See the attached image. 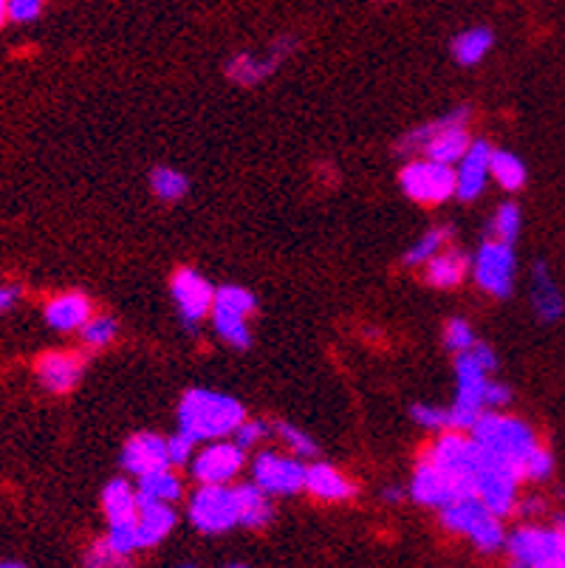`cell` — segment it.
Wrapping results in <instances>:
<instances>
[{"label":"cell","mask_w":565,"mask_h":568,"mask_svg":"<svg viewBox=\"0 0 565 568\" xmlns=\"http://www.w3.org/2000/svg\"><path fill=\"white\" fill-rule=\"evenodd\" d=\"M532 306L534 314H537L543 323H557L565 311L563 292H560V286L554 283V277H551L546 263H537L532 272Z\"/></svg>","instance_id":"obj_19"},{"label":"cell","mask_w":565,"mask_h":568,"mask_svg":"<svg viewBox=\"0 0 565 568\" xmlns=\"http://www.w3.org/2000/svg\"><path fill=\"white\" fill-rule=\"evenodd\" d=\"M170 289L176 297L181 320L190 328L201 323L215 306V289L207 283V277H201L195 269H178Z\"/></svg>","instance_id":"obj_10"},{"label":"cell","mask_w":565,"mask_h":568,"mask_svg":"<svg viewBox=\"0 0 565 568\" xmlns=\"http://www.w3.org/2000/svg\"><path fill=\"white\" fill-rule=\"evenodd\" d=\"M85 563L88 566H116V563H122V557L113 552L111 543H108V537H102V540H97L91 549H88V554H85Z\"/></svg>","instance_id":"obj_43"},{"label":"cell","mask_w":565,"mask_h":568,"mask_svg":"<svg viewBox=\"0 0 565 568\" xmlns=\"http://www.w3.org/2000/svg\"><path fill=\"white\" fill-rule=\"evenodd\" d=\"M17 300H20V286H17V283L0 286V317H3L9 309H15Z\"/></svg>","instance_id":"obj_47"},{"label":"cell","mask_w":565,"mask_h":568,"mask_svg":"<svg viewBox=\"0 0 565 568\" xmlns=\"http://www.w3.org/2000/svg\"><path fill=\"white\" fill-rule=\"evenodd\" d=\"M495 368H498V359L486 345H472L458 354V362H455L458 396H455V405L450 407V427L472 430V424L481 419L486 407V388H489L486 374H492Z\"/></svg>","instance_id":"obj_2"},{"label":"cell","mask_w":565,"mask_h":568,"mask_svg":"<svg viewBox=\"0 0 565 568\" xmlns=\"http://www.w3.org/2000/svg\"><path fill=\"white\" fill-rule=\"evenodd\" d=\"M492 179L501 184L503 190L517 193L523 184H526V167L517 159L515 153H506V150H492V167H489Z\"/></svg>","instance_id":"obj_29"},{"label":"cell","mask_w":565,"mask_h":568,"mask_svg":"<svg viewBox=\"0 0 565 568\" xmlns=\"http://www.w3.org/2000/svg\"><path fill=\"white\" fill-rule=\"evenodd\" d=\"M495 235H498V241H506V244H512L517 235H520V210H517L515 204H503L498 215H495Z\"/></svg>","instance_id":"obj_37"},{"label":"cell","mask_w":565,"mask_h":568,"mask_svg":"<svg viewBox=\"0 0 565 568\" xmlns=\"http://www.w3.org/2000/svg\"><path fill=\"white\" fill-rule=\"evenodd\" d=\"M173 526H176V512L170 504H139V520H136L139 549L162 543L173 532Z\"/></svg>","instance_id":"obj_22"},{"label":"cell","mask_w":565,"mask_h":568,"mask_svg":"<svg viewBox=\"0 0 565 568\" xmlns=\"http://www.w3.org/2000/svg\"><path fill=\"white\" fill-rule=\"evenodd\" d=\"M173 461H170V447L167 441L153 436V433H139L125 444L122 450V467L133 475H147V472L167 470Z\"/></svg>","instance_id":"obj_16"},{"label":"cell","mask_w":565,"mask_h":568,"mask_svg":"<svg viewBox=\"0 0 565 568\" xmlns=\"http://www.w3.org/2000/svg\"><path fill=\"white\" fill-rule=\"evenodd\" d=\"M447 238H450V229H444V227L430 229V232H427V235H421L419 241L413 244V249L404 255V263H407V266H419V263L433 260L438 252L444 249Z\"/></svg>","instance_id":"obj_33"},{"label":"cell","mask_w":565,"mask_h":568,"mask_svg":"<svg viewBox=\"0 0 565 568\" xmlns=\"http://www.w3.org/2000/svg\"><path fill=\"white\" fill-rule=\"evenodd\" d=\"M82 342L88 348H105L108 342L116 337V320L111 317H91L88 323L82 325Z\"/></svg>","instance_id":"obj_36"},{"label":"cell","mask_w":565,"mask_h":568,"mask_svg":"<svg viewBox=\"0 0 565 568\" xmlns=\"http://www.w3.org/2000/svg\"><path fill=\"white\" fill-rule=\"evenodd\" d=\"M495 43V34L478 26V29H467L452 40V57L461 65H475L481 63L486 57V51L492 49Z\"/></svg>","instance_id":"obj_28"},{"label":"cell","mask_w":565,"mask_h":568,"mask_svg":"<svg viewBox=\"0 0 565 568\" xmlns=\"http://www.w3.org/2000/svg\"><path fill=\"white\" fill-rule=\"evenodd\" d=\"M385 501H390V504L402 501V489H385Z\"/></svg>","instance_id":"obj_49"},{"label":"cell","mask_w":565,"mask_h":568,"mask_svg":"<svg viewBox=\"0 0 565 568\" xmlns=\"http://www.w3.org/2000/svg\"><path fill=\"white\" fill-rule=\"evenodd\" d=\"M91 320V300L80 292H63L46 303V323L57 331H77Z\"/></svg>","instance_id":"obj_18"},{"label":"cell","mask_w":565,"mask_h":568,"mask_svg":"<svg viewBox=\"0 0 565 568\" xmlns=\"http://www.w3.org/2000/svg\"><path fill=\"white\" fill-rule=\"evenodd\" d=\"M139 520V518H136ZM136 520H125V523H108L111 529H108V543H111V549L122 560L133 554L139 549V532H136Z\"/></svg>","instance_id":"obj_35"},{"label":"cell","mask_w":565,"mask_h":568,"mask_svg":"<svg viewBox=\"0 0 565 568\" xmlns=\"http://www.w3.org/2000/svg\"><path fill=\"white\" fill-rule=\"evenodd\" d=\"M410 416L421 424V427H450V410L433 405H413L410 407Z\"/></svg>","instance_id":"obj_41"},{"label":"cell","mask_w":565,"mask_h":568,"mask_svg":"<svg viewBox=\"0 0 565 568\" xmlns=\"http://www.w3.org/2000/svg\"><path fill=\"white\" fill-rule=\"evenodd\" d=\"M410 495H413V501H419L424 506H436V509H444L452 501L464 498L450 475L441 470L438 464H433L430 458H421V464L413 472Z\"/></svg>","instance_id":"obj_14"},{"label":"cell","mask_w":565,"mask_h":568,"mask_svg":"<svg viewBox=\"0 0 565 568\" xmlns=\"http://www.w3.org/2000/svg\"><path fill=\"white\" fill-rule=\"evenodd\" d=\"M472 439L478 441L486 453L515 461L517 467H523L526 458L537 447L534 430L529 424L512 419V416H501V413H481V419L472 424Z\"/></svg>","instance_id":"obj_3"},{"label":"cell","mask_w":565,"mask_h":568,"mask_svg":"<svg viewBox=\"0 0 565 568\" xmlns=\"http://www.w3.org/2000/svg\"><path fill=\"white\" fill-rule=\"evenodd\" d=\"M136 495H139V504H173L181 498V481L170 472V467L147 472L139 478Z\"/></svg>","instance_id":"obj_27"},{"label":"cell","mask_w":565,"mask_h":568,"mask_svg":"<svg viewBox=\"0 0 565 568\" xmlns=\"http://www.w3.org/2000/svg\"><path fill=\"white\" fill-rule=\"evenodd\" d=\"M243 467V447L235 444H210L207 450L195 455L193 478L198 484H229Z\"/></svg>","instance_id":"obj_13"},{"label":"cell","mask_w":565,"mask_h":568,"mask_svg":"<svg viewBox=\"0 0 565 568\" xmlns=\"http://www.w3.org/2000/svg\"><path fill=\"white\" fill-rule=\"evenodd\" d=\"M232 436H235V441H238L241 447H252V444H258V441L266 436V427L260 422H246V419H243Z\"/></svg>","instance_id":"obj_45"},{"label":"cell","mask_w":565,"mask_h":568,"mask_svg":"<svg viewBox=\"0 0 565 568\" xmlns=\"http://www.w3.org/2000/svg\"><path fill=\"white\" fill-rule=\"evenodd\" d=\"M475 283L495 297H509L515 286V252L506 241H489L472 260Z\"/></svg>","instance_id":"obj_9"},{"label":"cell","mask_w":565,"mask_h":568,"mask_svg":"<svg viewBox=\"0 0 565 568\" xmlns=\"http://www.w3.org/2000/svg\"><path fill=\"white\" fill-rule=\"evenodd\" d=\"M9 23V0H0V29Z\"/></svg>","instance_id":"obj_48"},{"label":"cell","mask_w":565,"mask_h":568,"mask_svg":"<svg viewBox=\"0 0 565 568\" xmlns=\"http://www.w3.org/2000/svg\"><path fill=\"white\" fill-rule=\"evenodd\" d=\"M306 489L320 501H348L354 498L356 487L334 467L328 464H311L306 470Z\"/></svg>","instance_id":"obj_21"},{"label":"cell","mask_w":565,"mask_h":568,"mask_svg":"<svg viewBox=\"0 0 565 568\" xmlns=\"http://www.w3.org/2000/svg\"><path fill=\"white\" fill-rule=\"evenodd\" d=\"M399 184L407 198L419 201V204H441L458 190V176L452 170V164L433 162H410L399 173Z\"/></svg>","instance_id":"obj_7"},{"label":"cell","mask_w":565,"mask_h":568,"mask_svg":"<svg viewBox=\"0 0 565 568\" xmlns=\"http://www.w3.org/2000/svg\"><path fill=\"white\" fill-rule=\"evenodd\" d=\"M167 447H170V461H173V464H187V461L193 458L195 439H190L187 433H178V436L167 441Z\"/></svg>","instance_id":"obj_44"},{"label":"cell","mask_w":565,"mask_h":568,"mask_svg":"<svg viewBox=\"0 0 565 568\" xmlns=\"http://www.w3.org/2000/svg\"><path fill=\"white\" fill-rule=\"evenodd\" d=\"M512 399V390L501 385V382H492L489 379V388H486V407H501Z\"/></svg>","instance_id":"obj_46"},{"label":"cell","mask_w":565,"mask_h":568,"mask_svg":"<svg viewBox=\"0 0 565 568\" xmlns=\"http://www.w3.org/2000/svg\"><path fill=\"white\" fill-rule=\"evenodd\" d=\"M481 447V444H478ZM523 481V467L515 461H506L501 455L486 453L481 447V461H478V498L484 501L495 515H506L515 509L517 484Z\"/></svg>","instance_id":"obj_4"},{"label":"cell","mask_w":565,"mask_h":568,"mask_svg":"<svg viewBox=\"0 0 565 568\" xmlns=\"http://www.w3.org/2000/svg\"><path fill=\"white\" fill-rule=\"evenodd\" d=\"M506 549L517 566L565 568V529L549 526H523L506 540Z\"/></svg>","instance_id":"obj_6"},{"label":"cell","mask_w":565,"mask_h":568,"mask_svg":"<svg viewBox=\"0 0 565 568\" xmlns=\"http://www.w3.org/2000/svg\"><path fill=\"white\" fill-rule=\"evenodd\" d=\"M551 472H554V458H551L549 450H543L540 444L534 447L532 455L526 458V464H523V478H529V481H546Z\"/></svg>","instance_id":"obj_38"},{"label":"cell","mask_w":565,"mask_h":568,"mask_svg":"<svg viewBox=\"0 0 565 568\" xmlns=\"http://www.w3.org/2000/svg\"><path fill=\"white\" fill-rule=\"evenodd\" d=\"M150 187H153V193L159 195L162 201H178V198L187 195L190 181H187L184 173H178L173 167H156L150 173Z\"/></svg>","instance_id":"obj_32"},{"label":"cell","mask_w":565,"mask_h":568,"mask_svg":"<svg viewBox=\"0 0 565 568\" xmlns=\"http://www.w3.org/2000/svg\"><path fill=\"white\" fill-rule=\"evenodd\" d=\"M275 430H277V436L286 441V444H289L291 450H294L297 455H306L308 458V455L317 453V444L308 439L303 430H297V427H291V424H286V422L277 424Z\"/></svg>","instance_id":"obj_39"},{"label":"cell","mask_w":565,"mask_h":568,"mask_svg":"<svg viewBox=\"0 0 565 568\" xmlns=\"http://www.w3.org/2000/svg\"><path fill=\"white\" fill-rule=\"evenodd\" d=\"M469 119V111L467 108H455L450 114H444L441 119L436 122H430V125H421V128L410 130L407 136H404L402 142H399V153H410V150H424V145L436 136L438 130H444L447 125H455V122H467Z\"/></svg>","instance_id":"obj_31"},{"label":"cell","mask_w":565,"mask_h":568,"mask_svg":"<svg viewBox=\"0 0 565 568\" xmlns=\"http://www.w3.org/2000/svg\"><path fill=\"white\" fill-rule=\"evenodd\" d=\"M238 495V515L246 529H263L272 520V501L269 492L258 484H243L235 489Z\"/></svg>","instance_id":"obj_25"},{"label":"cell","mask_w":565,"mask_h":568,"mask_svg":"<svg viewBox=\"0 0 565 568\" xmlns=\"http://www.w3.org/2000/svg\"><path fill=\"white\" fill-rule=\"evenodd\" d=\"M424 458H430L441 470L455 481V487L461 489V495H478V461H481V447L478 441L455 433H444L441 439L427 450Z\"/></svg>","instance_id":"obj_5"},{"label":"cell","mask_w":565,"mask_h":568,"mask_svg":"<svg viewBox=\"0 0 565 568\" xmlns=\"http://www.w3.org/2000/svg\"><path fill=\"white\" fill-rule=\"evenodd\" d=\"M46 0H9V20L15 23H32L43 15Z\"/></svg>","instance_id":"obj_42"},{"label":"cell","mask_w":565,"mask_h":568,"mask_svg":"<svg viewBox=\"0 0 565 568\" xmlns=\"http://www.w3.org/2000/svg\"><path fill=\"white\" fill-rule=\"evenodd\" d=\"M467 269L469 260L464 252H458V249L444 252V249H441L436 258L424 263V277H427V283L436 286V289H452V286H458V283L464 280Z\"/></svg>","instance_id":"obj_24"},{"label":"cell","mask_w":565,"mask_h":568,"mask_svg":"<svg viewBox=\"0 0 565 568\" xmlns=\"http://www.w3.org/2000/svg\"><path fill=\"white\" fill-rule=\"evenodd\" d=\"M444 342H447V348L450 351H467L475 345V337H472V328H469L464 320H450L447 328H444Z\"/></svg>","instance_id":"obj_40"},{"label":"cell","mask_w":565,"mask_h":568,"mask_svg":"<svg viewBox=\"0 0 565 568\" xmlns=\"http://www.w3.org/2000/svg\"><path fill=\"white\" fill-rule=\"evenodd\" d=\"M246 419L241 402L215 390H190L178 405V427L195 441L226 439Z\"/></svg>","instance_id":"obj_1"},{"label":"cell","mask_w":565,"mask_h":568,"mask_svg":"<svg viewBox=\"0 0 565 568\" xmlns=\"http://www.w3.org/2000/svg\"><path fill=\"white\" fill-rule=\"evenodd\" d=\"M291 51H294V40L291 37H283V40H277L272 51H269V57H255V54H235L229 63H226V77L232 82H238V85H258L263 82L266 77H272L275 74V68L286 57H289Z\"/></svg>","instance_id":"obj_15"},{"label":"cell","mask_w":565,"mask_h":568,"mask_svg":"<svg viewBox=\"0 0 565 568\" xmlns=\"http://www.w3.org/2000/svg\"><path fill=\"white\" fill-rule=\"evenodd\" d=\"M467 122H455V125H447L444 130H438L436 136L424 145V153L427 159L444 164H458L464 159V153L469 150V133L464 128Z\"/></svg>","instance_id":"obj_23"},{"label":"cell","mask_w":565,"mask_h":568,"mask_svg":"<svg viewBox=\"0 0 565 568\" xmlns=\"http://www.w3.org/2000/svg\"><path fill=\"white\" fill-rule=\"evenodd\" d=\"M34 371H37V379L43 388L63 396L80 385L82 374H85V359L74 351H46L37 357Z\"/></svg>","instance_id":"obj_12"},{"label":"cell","mask_w":565,"mask_h":568,"mask_svg":"<svg viewBox=\"0 0 565 568\" xmlns=\"http://www.w3.org/2000/svg\"><path fill=\"white\" fill-rule=\"evenodd\" d=\"M212 309H226L249 317L255 311V297H252V292L241 289V286H221L215 292V306Z\"/></svg>","instance_id":"obj_34"},{"label":"cell","mask_w":565,"mask_h":568,"mask_svg":"<svg viewBox=\"0 0 565 568\" xmlns=\"http://www.w3.org/2000/svg\"><path fill=\"white\" fill-rule=\"evenodd\" d=\"M102 509L108 523H125L139 518V495L128 487V481L116 478L102 492Z\"/></svg>","instance_id":"obj_26"},{"label":"cell","mask_w":565,"mask_h":568,"mask_svg":"<svg viewBox=\"0 0 565 568\" xmlns=\"http://www.w3.org/2000/svg\"><path fill=\"white\" fill-rule=\"evenodd\" d=\"M212 325H215L218 337L229 342V345H235L241 351H246L252 345V334H249V325H246L243 314H235V311L226 309H212Z\"/></svg>","instance_id":"obj_30"},{"label":"cell","mask_w":565,"mask_h":568,"mask_svg":"<svg viewBox=\"0 0 565 568\" xmlns=\"http://www.w3.org/2000/svg\"><path fill=\"white\" fill-rule=\"evenodd\" d=\"M190 520L195 523V529L207 535H218L232 529L235 523H241L235 489L224 484H204L190 498Z\"/></svg>","instance_id":"obj_8"},{"label":"cell","mask_w":565,"mask_h":568,"mask_svg":"<svg viewBox=\"0 0 565 568\" xmlns=\"http://www.w3.org/2000/svg\"><path fill=\"white\" fill-rule=\"evenodd\" d=\"M489 167H492V147L486 142H472L469 150L464 153V159L458 162V190L455 195H461L464 201H472L484 193L486 179H489Z\"/></svg>","instance_id":"obj_17"},{"label":"cell","mask_w":565,"mask_h":568,"mask_svg":"<svg viewBox=\"0 0 565 568\" xmlns=\"http://www.w3.org/2000/svg\"><path fill=\"white\" fill-rule=\"evenodd\" d=\"M306 470L297 458L277 453H260L255 461V484L269 495H291L306 487Z\"/></svg>","instance_id":"obj_11"},{"label":"cell","mask_w":565,"mask_h":568,"mask_svg":"<svg viewBox=\"0 0 565 568\" xmlns=\"http://www.w3.org/2000/svg\"><path fill=\"white\" fill-rule=\"evenodd\" d=\"M489 515H495L489 506L478 498V495H464L458 501H452L450 506L441 509V520L450 532H458V535L472 537V532L484 523Z\"/></svg>","instance_id":"obj_20"},{"label":"cell","mask_w":565,"mask_h":568,"mask_svg":"<svg viewBox=\"0 0 565 568\" xmlns=\"http://www.w3.org/2000/svg\"><path fill=\"white\" fill-rule=\"evenodd\" d=\"M560 526H563V529H565V515H563V518H560Z\"/></svg>","instance_id":"obj_50"}]
</instances>
